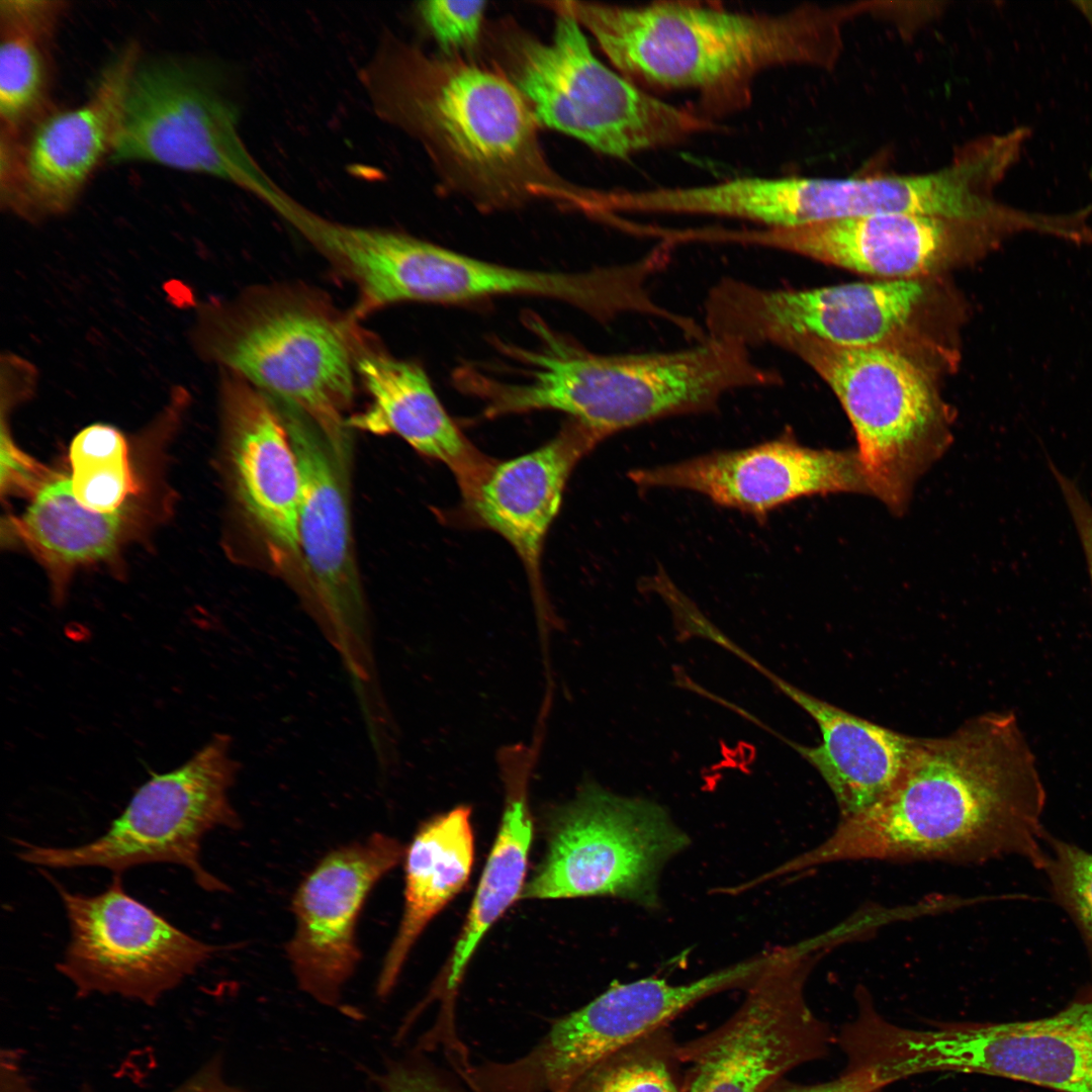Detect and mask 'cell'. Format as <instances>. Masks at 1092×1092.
Instances as JSON below:
<instances>
[{
	"label": "cell",
	"mask_w": 1092,
	"mask_h": 1092,
	"mask_svg": "<svg viewBox=\"0 0 1092 1092\" xmlns=\"http://www.w3.org/2000/svg\"><path fill=\"white\" fill-rule=\"evenodd\" d=\"M1046 792L1012 711L973 717L946 736L921 738L898 784L779 877L857 860L980 863L1021 856L1040 869Z\"/></svg>",
	"instance_id": "6da1fadb"
},
{
	"label": "cell",
	"mask_w": 1092,
	"mask_h": 1092,
	"mask_svg": "<svg viewBox=\"0 0 1092 1092\" xmlns=\"http://www.w3.org/2000/svg\"><path fill=\"white\" fill-rule=\"evenodd\" d=\"M380 105L421 143L444 187L477 208L545 201L593 214L597 189L551 167L525 100L486 65L394 40L380 66Z\"/></svg>",
	"instance_id": "7a4b0ae2"
},
{
	"label": "cell",
	"mask_w": 1092,
	"mask_h": 1092,
	"mask_svg": "<svg viewBox=\"0 0 1092 1092\" xmlns=\"http://www.w3.org/2000/svg\"><path fill=\"white\" fill-rule=\"evenodd\" d=\"M546 5L568 13L589 31L632 83L694 90L711 109L743 105L752 81L767 69L832 68L843 48L845 23L876 10L874 2L807 4L780 13L687 1L626 6L566 0Z\"/></svg>",
	"instance_id": "3957f363"
},
{
	"label": "cell",
	"mask_w": 1092,
	"mask_h": 1092,
	"mask_svg": "<svg viewBox=\"0 0 1092 1092\" xmlns=\"http://www.w3.org/2000/svg\"><path fill=\"white\" fill-rule=\"evenodd\" d=\"M533 346L506 345L516 379L481 370L468 394L487 418L550 410L564 413L598 443L660 419L706 413L735 389L779 384L776 370L758 364L744 344L708 337L685 349L595 354L545 323L529 322Z\"/></svg>",
	"instance_id": "277c9868"
},
{
	"label": "cell",
	"mask_w": 1092,
	"mask_h": 1092,
	"mask_svg": "<svg viewBox=\"0 0 1092 1092\" xmlns=\"http://www.w3.org/2000/svg\"><path fill=\"white\" fill-rule=\"evenodd\" d=\"M191 342L203 360L310 418L336 451L351 456L343 411L352 402L359 338L348 321L305 292L266 290L209 300Z\"/></svg>",
	"instance_id": "5b68a950"
},
{
	"label": "cell",
	"mask_w": 1092,
	"mask_h": 1092,
	"mask_svg": "<svg viewBox=\"0 0 1092 1092\" xmlns=\"http://www.w3.org/2000/svg\"><path fill=\"white\" fill-rule=\"evenodd\" d=\"M550 41L511 17L485 24L474 60L505 77L540 127L572 136L603 155L627 159L713 129V123L667 103L602 64L581 26L554 10Z\"/></svg>",
	"instance_id": "8992f818"
},
{
	"label": "cell",
	"mask_w": 1092,
	"mask_h": 1092,
	"mask_svg": "<svg viewBox=\"0 0 1092 1092\" xmlns=\"http://www.w3.org/2000/svg\"><path fill=\"white\" fill-rule=\"evenodd\" d=\"M775 346L800 357L833 390L855 434L870 493L896 514L950 443L947 419L926 373L884 345L845 347L808 337Z\"/></svg>",
	"instance_id": "52a82bcc"
},
{
	"label": "cell",
	"mask_w": 1092,
	"mask_h": 1092,
	"mask_svg": "<svg viewBox=\"0 0 1092 1092\" xmlns=\"http://www.w3.org/2000/svg\"><path fill=\"white\" fill-rule=\"evenodd\" d=\"M239 770L231 738L217 734L184 764L141 786L96 839L72 847L23 842L17 855L42 868L95 867L120 875L142 864L173 863L186 868L202 890L229 892L204 868L200 852L208 832L242 825L230 799Z\"/></svg>",
	"instance_id": "ba28073f"
},
{
	"label": "cell",
	"mask_w": 1092,
	"mask_h": 1092,
	"mask_svg": "<svg viewBox=\"0 0 1092 1092\" xmlns=\"http://www.w3.org/2000/svg\"><path fill=\"white\" fill-rule=\"evenodd\" d=\"M549 825L547 852L520 898L607 896L654 910L664 867L691 844L661 804L590 781Z\"/></svg>",
	"instance_id": "9c48e42d"
},
{
	"label": "cell",
	"mask_w": 1092,
	"mask_h": 1092,
	"mask_svg": "<svg viewBox=\"0 0 1092 1092\" xmlns=\"http://www.w3.org/2000/svg\"><path fill=\"white\" fill-rule=\"evenodd\" d=\"M109 160L208 174L254 193L270 207L286 196L244 144L237 105L217 74L186 60H140Z\"/></svg>",
	"instance_id": "30bf717a"
},
{
	"label": "cell",
	"mask_w": 1092,
	"mask_h": 1092,
	"mask_svg": "<svg viewBox=\"0 0 1092 1092\" xmlns=\"http://www.w3.org/2000/svg\"><path fill=\"white\" fill-rule=\"evenodd\" d=\"M827 951L817 936L775 947L736 1011L679 1043L682 1092H765L795 1068L825 1058L836 1039L809 1007L805 985Z\"/></svg>",
	"instance_id": "8fae6325"
},
{
	"label": "cell",
	"mask_w": 1092,
	"mask_h": 1092,
	"mask_svg": "<svg viewBox=\"0 0 1092 1092\" xmlns=\"http://www.w3.org/2000/svg\"><path fill=\"white\" fill-rule=\"evenodd\" d=\"M754 974V965L745 960L684 984L656 977L614 983L556 1020L526 1056L470 1068L466 1078L478 1092H564L604 1058L708 997L745 989Z\"/></svg>",
	"instance_id": "7c38bea8"
},
{
	"label": "cell",
	"mask_w": 1092,
	"mask_h": 1092,
	"mask_svg": "<svg viewBox=\"0 0 1092 1092\" xmlns=\"http://www.w3.org/2000/svg\"><path fill=\"white\" fill-rule=\"evenodd\" d=\"M52 882L70 926L69 943L56 968L79 997L118 995L153 1006L220 949L128 895L120 874L93 896Z\"/></svg>",
	"instance_id": "4fadbf2b"
},
{
	"label": "cell",
	"mask_w": 1092,
	"mask_h": 1092,
	"mask_svg": "<svg viewBox=\"0 0 1092 1092\" xmlns=\"http://www.w3.org/2000/svg\"><path fill=\"white\" fill-rule=\"evenodd\" d=\"M914 279L855 282L812 289H770L731 276L704 300V329L749 349L786 337L845 347L884 345L902 330L924 296Z\"/></svg>",
	"instance_id": "5bb4252c"
},
{
	"label": "cell",
	"mask_w": 1092,
	"mask_h": 1092,
	"mask_svg": "<svg viewBox=\"0 0 1092 1092\" xmlns=\"http://www.w3.org/2000/svg\"><path fill=\"white\" fill-rule=\"evenodd\" d=\"M134 43L106 65L90 97L73 108L50 107L21 134L0 132V202L30 221L68 212L112 152L132 73Z\"/></svg>",
	"instance_id": "9a60e30c"
},
{
	"label": "cell",
	"mask_w": 1092,
	"mask_h": 1092,
	"mask_svg": "<svg viewBox=\"0 0 1092 1092\" xmlns=\"http://www.w3.org/2000/svg\"><path fill=\"white\" fill-rule=\"evenodd\" d=\"M404 851L397 839L372 833L329 851L295 890V928L286 957L299 988L320 1003H339L361 959L357 926L363 907Z\"/></svg>",
	"instance_id": "2e32d148"
},
{
	"label": "cell",
	"mask_w": 1092,
	"mask_h": 1092,
	"mask_svg": "<svg viewBox=\"0 0 1092 1092\" xmlns=\"http://www.w3.org/2000/svg\"><path fill=\"white\" fill-rule=\"evenodd\" d=\"M629 478L639 488L694 491L758 521L803 496L870 493L856 450L814 449L788 433L744 449L634 469Z\"/></svg>",
	"instance_id": "e0dca14e"
},
{
	"label": "cell",
	"mask_w": 1092,
	"mask_h": 1092,
	"mask_svg": "<svg viewBox=\"0 0 1092 1092\" xmlns=\"http://www.w3.org/2000/svg\"><path fill=\"white\" fill-rule=\"evenodd\" d=\"M988 248L1004 238L977 223L914 213H887L813 222L792 228L699 226L702 244L754 246L798 254L858 273L913 279L936 267L961 237Z\"/></svg>",
	"instance_id": "ac0fdd59"
},
{
	"label": "cell",
	"mask_w": 1092,
	"mask_h": 1092,
	"mask_svg": "<svg viewBox=\"0 0 1092 1092\" xmlns=\"http://www.w3.org/2000/svg\"><path fill=\"white\" fill-rule=\"evenodd\" d=\"M300 471L298 536L301 560L330 621L339 630L363 624L364 599L356 565L348 497L349 461L301 411L272 403Z\"/></svg>",
	"instance_id": "d6986e66"
},
{
	"label": "cell",
	"mask_w": 1092,
	"mask_h": 1092,
	"mask_svg": "<svg viewBox=\"0 0 1092 1092\" xmlns=\"http://www.w3.org/2000/svg\"><path fill=\"white\" fill-rule=\"evenodd\" d=\"M220 403L231 477L245 518L274 561L301 559L300 471L281 418L265 394L223 369Z\"/></svg>",
	"instance_id": "ffe728a7"
},
{
	"label": "cell",
	"mask_w": 1092,
	"mask_h": 1092,
	"mask_svg": "<svg viewBox=\"0 0 1092 1092\" xmlns=\"http://www.w3.org/2000/svg\"><path fill=\"white\" fill-rule=\"evenodd\" d=\"M954 1060L962 1073L1057 1092H1092V986L1049 1016L966 1021L956 1039Z\"/></svg>",
	"instance_id": "44dd1931"
},
{
	"label": "cell",
	"mask_w": 1092,
	"mask_h": 1092,
	"mask_svg": "<svg viewBox=\"0 0 1092 1092\" xmlns=\"http://www.w3.org/2000/svg\"><path fill=\"white\" fill-rule=\"evenodd\" d=\"M598 444L569 420L543 446L495 463L466 507L478 525L499 534L517 552L542 613L546 609L541 572L545 537L559 512L570 473Z\"/></svg>",
	"instance_id": "7402d4cb"
},
{
	"label": "cell",
	"mask_w": 1092,
	"mask_h": 1092,
	"mask_svg": "<svg viewBox=\"0 0 1092 1092\" xmlns=\"http://www.w3.org/2000/svg\"><path fill=\"white\" fill-rule=\"evenodd\" d=\"M410 301L455 304L498 296L555 299L608 322L622 309L626 283L616 266L583 272L541 271L473 258L419 239Z\"/></svg>",
	"instance_id": "603a6c76"
},
{
	"label": "cell",
	"mask_w": 1092,
	"mask_h": 1092,
	"mask_svg": "<svg viewBox=\"0 0 1092 1092\" xmlns=\"http://www.w3.org/2000/svg\"><path fill=\"white\" fill-rule=\"evenodd\" d=\"M767 677L816 722L821 742L806 746L786 738L830 788L840 819L885 798L902 778L918 737L901 734L855 716L776 675L745 651L739 656Z\"/></svg>",
	"instance_id": "cb8c5ba5"
},
{
	"label": "cell",
	"mask_w": 1092,
	"mask_h": 1092,
	"mask_svg": "<svg viewBox=\"0 0 1092 1092\" xmlns=\"http://www.w3.org/2000/svg\"><path fill=\"white\" fill-rule=\"evenodd\" d=\"M356 371L371 396L349 427L393 433L424 456L445 464L464 507L475 497L495 462L479 452L450 418L421 366L360 346Z\"/></svg>",
	"instance_id": "d4e9b609"
},
{
	"label": "cell",
	"mask_w": 1092,
	"mask_h": 1092,
	"mask_svg": "<svg viewBox=\"0 0 1092 1092\" xmlns=\"http://www.w3.org/2000/svg\"><path fill=\"white\" fill-rule=\"evenodd\" d=\"M403 858V912L377 980V993L381 997L393 989L413 946L429 922L461 891L470 877L474 859L470 807L460 805L423 823Z\"/></svg>",
	"instance_id": "484cf974"
},
{
	"label": "cell",
	"mask_w": 1092,
	"mask_h": 1092,
	"mask_svg": "<svg viewBox=\"0 0 1092 1092\" xmlns=\"http://www.w3.org/2000/svg\"><path fill=\"white\" fill-rule=\"evenodd\" d=\"M533 756V751L522 744L504 746L497 753L505 789L500 826L453 951L448 991L455 990L483 935L520 898L525 887L533 837L528 791Z\"/></svg>",
	"instance_id": "4316f807"
},
{
	"label": "cell",
	"mask_w": 1092,
	"mask_h": 1092,
	"mask_svg": "<svg viewBox=\"0 0 1092 1092\" xmlns=\"http://www.w3.org/2000/svg\"><path fill=\"white\" fill-rule=\"evenodd\" d=\"M64 1L0 2V132L22 133L50 107L51 44Z\"/></svg>",
	"instance_id": "83f0119b"
},
{
	"label": "cell",
	"mask_w": 1092,
	"mask_h": 1092,
	"mask_svg": "<svg viewBox=\"0 0 1092 1092\" xmlns=\"http://www.w3.org/2000/svg\"><path fill=\"white\" fill-rule=\"evenodd\" d=\"M126 521L124 509L98 513L85 508L75 497L70 478L56 476L38 486L28 509L12 526L53 573L59 600L67 573L117 550Z\"/></svg>",
	"instance_id": "f1b7e54d"
},
{
	"label": "cell",
	"mask_w": 1092,
	"mask_h": 1092,
	"mask_svg": "<svg viewBox=\"0 0 1092 1092\" xmlns=\"http://www.w3.org/2000/svg\"><path fill=\"white\" fill-rule=\"evenodd\" d=\"M564 1092H682L679 1043L659 1027L604 1058Z\"/></svg>",
	"instance_id": "f546056e"
},
{
	"label": "cell",
	"mask_w": 1092,
	"mask_h": 1092,
	"mask_svg": "<svg viewBox=\"0 0 1092 1092\" xmlns=\"http://www.w3.org/2000/svg\"><path fill=\"white\" fill-rule=\"evenodd\" d=\"M69 460L72 491L82 506L98 513L123 509L135 483L127 442L118 429L102 423L82 429L71 443Z\"/></svg>",
	"instance_id": "4dcf8cb0"
},
{
	"label": "cell",
	"mask_w": 1092,
	"mask_h": 1092,
	"mask_svg": "<svg viewBox=\"0 0 1092 1092\" xmlns=\"http://www.w3.org/2000/svg\"><path fill=\"white\" fill-rule=\"evenodd\" d=\"M1040 870L1056 902L1079 929L1092 963V853L1046 834Z\"/></svg>",
	"instance_id": "1f68e13d"
},
{
	"label": "cell",
	"mask_w": 1092,
	"mask_h": 1092,
	"mask_svg": "<svg viewBox=\"0 0 1092 1092\" xmlns=\"http://www.w3.org/2000/svg\"><path fill=\"white\" fill-rule=\"evenodd\" d=\"M486 1L433 0L419 3V14L441 54L474 60L485 28Z\"/></svg>",
	"instance_id": "d6a6232c"
},
{
	"label": "cell",
	"mask_w": 1092,
	"mask_h": 1092,
	"mask_svg": "<svg viewBox=\"0 0 1092 1092\" xmlns=\"http://www.w3.org/2000/svg\"><path fill=\"white\" fill-rule=\"evenodd\" d=\"M380 1092H455L435 1072L419 1066H396L383 1077Z\"/></svg>",
	"instance_id": "836d02e7"
},
{
	"label": "cell",
	"mask_w": 1092,
	"mask_h": 1092,
	"mask_svg": "<svg viewBox=\"0 0 1092 1092\" xmlns=\"http://www.w3.org/2000/svg\"><path fill=\"white\" fill-rule=\"evenodd\" d=\"M765 1092H881L867 1073L845 1069L837 1078L817 1084H799L785 1078L777 1081Z\"/></svg>",
	"instance_id": "e575fe53"
},
{
	"label": "cell",
	"mask_w": 1092,
	"mask_h": 1092,
	"mask_svg": "<svg viewBox=\"0 0 1092 1092\" xmlns=\"http://www.w3.org/2000/svg\"><path fill=\"white\" fill-rule=\"evenodd\" d=\"M78 1092H95L84 1087ZM172 1092H241L228 1085L220 1074L217 1061H213L179 1085Z\"/></svg>",
	"instance_id": "d590c367"
},
{
	"label": "cell",
	"mask_w": 1092,
	"mask_h": 1092,
	"mask_svg": "<svg viewBox=\"0 0 1092 1092\" xmlns=\"http://www.w3.org/2000/svg\"><path fill=\"white\" fill-rule=\"evenodd\" d=\"M1075 529L1084 553L1092 586V511L1083 514L1075 523Z\"/></svg>",
	"instance_id": "8d00e7d4"
},
{
	"label": "cell",
	"mask_w": 1092,
	"mask_h": 1092,
	"mask_svg": "<svg viewBox=\"0 0 1092 1092\" xmlns=\"http://www.w3.org/2000/svg\"><path fill=\"white\" fill-rule=\"evenodd\" d=\"M0 1092H34L23 1073L9 1071L0 1077Z\"/></svg>",
	"instance_id": "74e56055"
},
{
	"label": "cell",
	"mask_w": 1092,
	"mask_h": 1092,
	"mask_svg": "<svg viewBox=\"0 0 1092 1092\" xmlns=\"http://www.w3.org/2000/svg\"><path fill=\"white\" fill-rule=\"evenodd\" d=\"M1078 9L1087 17L1092 25V2H1076Z\"/></svg>",
	"instance_id": "f35d334b"
},
{
	"label": "cell",
	"mask_w": 1092,
	"mask_h": 1092,
	"mask_svg": "<svg viewBox=\"0 0 1092 1092\" xmlns=\"http://www.w3.org/2000/svg\"><path fill=\"white\" fill-rule=\"evenodd\" d=\"M798 223H799V177H798Z\"/></svg>",
	"instance_id": "ab89813d"
}]
</instances>
